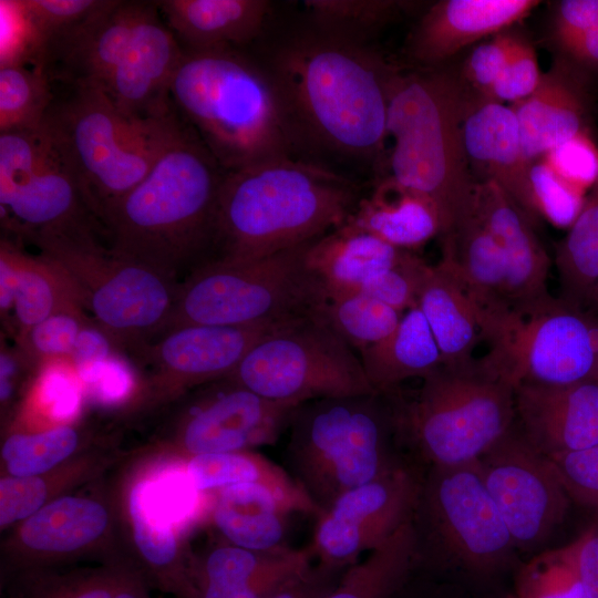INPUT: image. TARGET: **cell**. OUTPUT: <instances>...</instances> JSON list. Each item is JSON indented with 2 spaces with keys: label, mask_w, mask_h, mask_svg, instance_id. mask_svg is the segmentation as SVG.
<instances>
[{
  "label": "cell",
  "mask_w": 598,
  "mask_h": 598,
  "mask_svg": "<svg viewBox=\"0 0 598 598\" xmlns=\"http://www.w3.org/2000/svg\"><path fill=\"white\" fill-rule=\"evenodd\" d=\"M259 62L276 89L297 158L327 157L383 175L390 85L399 66L372 45L309 28Z\"/></svg>",
  "instance_id": "6da1fadb"
},
{
  "label": "cell",
  "mask_w": 598,
  "mask_h": 598,
  "mask_svg": "<svg viewBox=\"0 0 598 598\" xmlns=\"http://www.w3.org/2000/svg\"><path fill=\"white\" fill-rule=\"evenodd\" d=\"M361 197L349 176L297 157L226 172L206 261L254 260L312 241L346 224Z\"/></svg>",
  "instance_id": "7a4b0ae2"
},
{
  "label": "cell",
  "mask_w": 598,
  "mask_h": 598,
  "mask_svg": "<svg viewBox=\"0 0 598 598\" xmlns=\"http://www.w3.org/2000/svg\"><path fill=\"white\" fill-rule=\"evenodd\" d=\"M225 174L186 125L103 219L110 247L178 281L182 270L192 271L208 258Z\"/></svg>",
  "instance_id": "3957f363"
},
{
  "label": "cell",
  "mask_w": 598,
  "mask_h": 598,
  "mask_svg": "<svg viewBox=\"0 0 598 598\" xmlns=\"http://www.w3.org/2000/svg\"><path fill=\"white\" fill-rule=\"evenodd\" d=\"M468 89L450 64L395 72L386 134L392 141L383 175L425 196L436 208L442 238L473 205L475 179L463 138Z\"/></svg>",
  "instance_id": "277c9868"
},
{
  "label": "cell",
  "mask_w": 598,
  "mask_h": 598,
  "mask_svg": "<svg viewBox=\"0 0 598 598\" xmlns=\"http://www.w3.org/2000/svg\"><path fill=\"white\" fill-rule=\"evenodd\" d=\"M169 97L183 122L226 172L296 157L268 72L241 50L185 52Z\"/></svg>",
  "instance_id": "5b68a950"
},
{
  "label": "cell",
  "mask_w": 598,
  "mask_h": 598,
  "mask_svg": "<svg viewBox=\"0 0 598 598\" xmlns=\"http://www.w3.org/2000/svg\"><path fill=\"white\" fill-rule=\"evenodd\" d=\"M43 123L52 132L100 223L184 133L176 111L162 117L122 114L97 89L62 85ZM103 230V229H102Z\"/></svg>",
  "instance_id": "8992f818"
},
{
  "label": "cell",
  "mask_w": 598,
  "mask_h": 598,
  "mask_svg": "<svg viewBox=\"0 0 598 598\" xmlns=\"http://www.w3.org/2000/svg\"><path fill=\"white\" fill-rule=\"evenodd\" d=\"M312 241L259 259L198 265L178 282L161 334L184 326H276L318 313L328 293L307 260Z\"/></svg>",
  "instance_id": "52a82bcc"
},
{
  "label": "cell",
  "mask_w": 598,
  "mask_h": 598,
  "mask_svg": "<svg viewBox=\"0 0 598 598\" xmlns=\"http://www.w3.org/2000/svg\"><path fill=\"white\" fill-rule=\"evenodd\" d=\"M371 393L306 402L290 423L295 480L322 509L344 492L395 465L388 440L396 432L395 404Z\"/></svg>",
  "instance_id": "ba28073f"
},
{
  "label": "cell",
  "mask_w": 598,
  "mask_h": 598,
  "mask_svg": "<svg viewBox=\"0 0 598 598\" xmlns=\"http://www.w3.org/2000/svg\"><path fill=\"white\" fill-rule=\"evenodd\" d=\"M97 233L73 230L32 244L69 277L85 311L118 351L133 354L163 331L178 281L102 245Z\"/></svg>",
  "instance_id": "9c48e42d"
},
{
  "label": "cell",
  "mask_w": 598,
  "mask_h": 598,
  "mask_svg": "<svg viewBox=\"0 0 598 598\" xmlns=\"http://www.w3.org/2000/svg\"><path fill=\"white\" fill-rule=\"evenodd\" d=\"M514 389L480 360L442 365L414 399L395 403L396 432L432 467L476 462L513 426Z\"/></svg>",
  "instance_id": "30bf717a"
},
{
  "label": "cell",
  "mask_w": 598,
  "mask_h": 598,
  "mask_svg": "<svg viewBox=\"0 0 598 598\" xmlns=\"http://www.w3.org/2000/svg\"><path fill=\"white\" fill-rule=\"evenodd\" d=\"M226 378L266 399L299 405L377 393L360 358L320 311L274 328Z\"/></svg>",
  "instance_id": "8fae6325"
},
{
  "label": "cell",
  "mask_w": 598,
  "mask_h": 598,
  "mask_svg": "<svg viewBox=\"0 0 598 598\" xmlns=\"http://www.w3.org/2000/svg\"><path fill=\"white\" fill-rule=\"evenodd\" d=\"M1 226L18 241L79 229L103 231L48 126L0 134Z\"/></svg>",
  "instance_id": "7c38bea8"
},
{
  "label": "cell",
  "mask_w": 598,
  "mask_h": 598,
  "mask_svg": "<svg viewBox=\"0 0 598 598\" xmlns=\"http://www.w3.org/2000/svg\"><path fill=\"white\" fill-rule=\"evenodd\" d=\"M487 343L480 361L514 390L597 380L598 320L561 298L529 315L514 312Z\"/></svg>",
  "instance_id": "4fadbf2b"
},
{
  "label": "cell",
  "mask_w": 598,
  "mask_h": 598,
  "mask_svg": "<svg viewBox=\"0 0 598 598\" xmlns=\"http://www.w3.org/2000/svg\"><path fill=\"white\" fill-rule=\"evenodd\" d=\"M417 509L444 550L466 570L486 575L511 561L515 544L476 462L432 467Z\"/></svg>",
  "instance_id": "5bb4252c"
},
{
  "label": "cell",
  "mask_w": 598,
  "mask_h": 598,
  "mask_svg": "<svg viewBox=\"0 0 598 598\" xmlns=\"http://www.w3.org/2000/svg\"><path fill=\"white\" fill-rule=\"evenodd\" d=\"M422 483L395 465L337 497L316 517L309 545L317 566L343 573L415 517Z\"/></svg>",
  "instance_id": "9a60e30c"
},
{
  "label": "cell",
  "mask_w": 598,
  "mask_h": 598,
  "mask_svg": "<svg viewBox=\"0 0 598 598\" xmlns=\"http://www.w3.org/2000/svg\"><path fill=\"white\" fill-rule=\"evenodd\" d=\"M278 326H184L155 337L132 354L147 370L124 410L152 409L227 377L247 351Z\"/></svg>",
  "instance_id": "2e32d148"
},
{
  "label": "cell",
  "mask_w": 598,
  "mask_h": 598,
  "mask_svg": "<svg viewBox=\"0 0 598 598\" xmlns=\"http://www.w3.org/2000/svg\"><path fill=\"white\" fill-rule=\"evenodd\" d=\"M198 388L164 451L182 462L275 444L301 405L266 399L226 377Z\"/></svg>",
  "instance_id": "e0dca14e"
},
{
  "label": "cell",
  "mask_w": 598,
  "mask_h": 598,
  "mask_svg": "<svg viewBox=\"0 0 598 598\" xmlns=\"http://www.w3.org/2000/svg\"><path fill=\"white\" fill-rule=\"evenodd\" d=\"M476 464L515 547L545 543L570 502L550 460L512 426Z\"/></svg>",
  "instance_id": "ac0fdd59"
},
{
  "label": "cell",
  "mask_w": 598,
  "mask_h": 598,
  "mask_svg": "<svg viewBox=\"0 0 598 598\" xmlns=\"http://www.w3.org/2000/svg\"><path fill=\"white\" fill-rule=\"evenodd\" d=\"M115 524V508L107 498L69 493L17 524L2 550L13 573L48 569L104 551Z\"/></svg>",
  "instance_id": "d6986e66"
},
{
  "label": "cell",
  "mask_w": 598,
  "mask_h": 598,
  "mask_svg": "<svg viewBox=\"0 0 598 598\" xmlns=\"http://www.w3.org/2000/svg\"><path fill=\"white\" fill-rule=\"evenodd\" d=\"M146 1L109 2L73 28L44 42L29 63L62 85L101 90L124 56Z\"/></svg>",
  "instance_id": "ffe728a7"
},
{
  "label": "cell",
  "mask_w": 598,
  "mask_h": 598,
  "mask_svg": "<svg viewBox=\"0 0 598 598\" xmlns=\"http://www.w3.org/2000/svg\"><path fill=\"white\" fill-rule=\"evenodd\" d=\"M159 13L155 1L147 2L124 56L100 90L128 117H162L175 111L169 89L185 51Z\"/></svg>",
  "instance_id": "44dd1931"
},
{
  "label": "cell",
  "mask_w": 598,
  "mask_h": 598,
  "mask_svg": "<svg viewBox=\"0 0 598 598\" xmlns=\"http://www.w3.org/2000/svg\"><path fill=\"white\" fill-rule=\"evenodd\" d=\"M538 0H440L430 4L411 30L404 55L411 68L446 65L464 49L514 28Z\"/></svg>",
  "instance_id": "7402d4cb"
},
{
  "label": "cell",
  "mask_w": 598,
  "mask_h": 598,
  "mask_svg": "<svg viewBox=\"0 0 598 598\" xmlns=\"http://www.w3.org/2000/svg\"><path fill=\"white\" fill-rule=\"evenodd\" d=\"M473 210L497 241L506 266L507 296L515 313L529 315L555 298L547 279L550 260L527 214L494 182H476Z\"/></svg>",
  "instance_id": "603a6c76"
},
{
  "label": "cell",
  "mask_w": 598,
  "mask_h": 598,
  "mask_svg": "<svg viewBox=\"0 0 598 598\" xmlns=\"http://www.w3.org/2000/svg\"><path fill=\"white\" fill-rule=\"evenodd\" d=\"M594 76L570 61L554 55L535 91L509 104L516 115L528 162L577 134L589 132Z\"/></svg>",
  "instance_id": "cb8c5ba5"
},
{
  "label": "cell",
  "mask_w": 598,
  "mask_h": 598,
  "mask_svg": "<svg viewBox=\"0 0 598 598\" xmlns=\"http://www.w3.org/2000/svg\"><path fill=\"white\" fill-rule=\"evenodd\" d=\"M463 138L475 182L496 183L537 221L529 183L532 162L524 155L518 122L511 106L468 89Z\"/></svg>",
  "instance_id": "d4e9b609"
},
{
  "label": "cell",
  "mask_w": 598,
  "mask_h": 598,
  "mask_svg": "<svg viewBox=\"0 0 598 598\" xmlns=\"http://www.w3.org/2000/svg\"><path fill=\"white\" fill-rule=\"evenodd\" d=\"M514 395L522 433L544 455L598 445V380L520 384Z\"/></svg>",
  "instance_id": "484cf974"
},
{
  "label": "cell",
  "mask_w": 598,
  "mask_h": 598,
  "mask_svg": "<svg viewBox=\"0 0 598 598\" xmlns=\"http://www.w3.org/2000/svg\"><path fill=\"white\" fill-rule=\"evenodd\" d=\"M157 492L146 470L136 473L125 489L124 511L135 565L150 585L176 598H193V557L183 549L179 525Z\"/></svg>",
  "instance_id": "4316f807"
},
{
  "label": "cell",
  "mask_w": 598,
  "mask_h": 598,
  "mask_svg": "<svg viewBox=\"0 0 598 598\" xmlns=\"http://www.w3.org/2000/svg\"><path fill=\"white\" fill-rule=\"evenodd\" d=\"M310 547L256 551L229 543L192 558L193 598H269L312 568Z\"/></svg>",
  "instance_id": "83f0119b"
},
{
  "label": "cell",
  "mask_w": 598,
  "mask_h": 598,
  "mask_svg": "<svg viewBox=\"0 0 598 598\" xmlns=\"http://www.w3.org/2000/svg\"><path fill=\"white\" fill-rule=\"evenodd\" d=\"M447 255L478 318L482 340H491L514 313L507 296L504 255L472 209L443 239Z\"/></svg>",
  "instance_id": "f1b7e54d"
},
{
  "label": "cell",
  "mask_w": 598,
  "mask_h": 598,
  "mask_svg": "<svg viewBox=\"0 0 598 598\" xmlns=\"http://www.w3.org/2000/svg\"><path fill=\"white\" fill-rule=\"evenodd\" d=\"M185 52L237 49L264 32L271 2L266 0L155 1Z\"/></svg>",
  "instance_id": "f546056e"
},
{
  "label": "cell",
  "mask_w": 598,
  "mask_h": 598,
  "mask_svg": "<svg viewBox=\"0 0 598 598\" xmlns=\"http://www.w3.org/2000/svg\"><path fill=\"white\" fill-rule=\"evenodd\" d=\"M209 518L224 539L256 551L286 548L288 516L306 514L297 502L260 484L233 485L209 493Z\"/></svg>",
  "instance_id": "4dcf8cb0"
},
{
  "label": "cell",
  "mask_w": 598,
  "mask_h": 598,
  "mask_svg": "<svg viewBox=\"0 0 598 598\" xmlns=\"http://www.w3.org/2000/svg\"><path fill=\"white\" fill-rule=\"evenodd\" d=\"M406 251L346 223L313 240L307 260L332 298L360 291Z\"/></svg>",
  "instance_id": "1f68e13d"
},
{
  "label": "cell",
  "mask_w": 598,
  "mask_h": 598,
  "mask_svg": "<svg viewBox=\"0 0 598 598\" xmlns=\"http://www.w3.org/2000/svg\"><path fill=\"white\" fill-rule=\"evenodd\" d=\"M417 307L439 346L443 365L463 367L474 361L482 340L476 310L447 255L430 265Z\"/></svg>",
  "instance_id": "d6a6232c"
},
{
  "label": "cell",
  "mask_w": 598,
  "mask_h": 598,
  "mask_svg": "<svg viewBox=\"0 0 598 598\" xmlns=\"http://www.w3.org/2000/svg\"><path fill=\"white\" fill-rule=\"evenodd\" d=\"M346 223L410 251L442 233L434 205L389 175L377 178L373 189L362 195Z\"/></svg>",
  "instance_id": "836d02e7"
},
{
  "label": "cell",
  "mask_w": 598,
  "mask_h": 598,
  "mask_svg": "<svg viewBox=\"0 0 598 598\" xmlns=\"http://www.w3.org/2000/svg\"><path fill=\"white\" fill-rule=\"evenodd\" d=\"M364 373L377 393H391L410 378H422L443 365L431 328L419 307L403 313L398 327L360 352Z\"/></svg>",
  "instance_id": "e575fe53"
},
{
  "label": "cell",
  "mask_w": 598,
  "mask_h": 598,
  "mask_svg": "<svg viewBox=\"0 0 598 598\" xmlns=\"http://www.w3.org/2000/svg\"><path fill=\"white\" fill-rule=\"evenodd\" d=\"M0 247L9 254L17 277L12 310L4 323L13 338L54 313L85 311L73 283L56 265L27 254L8 236L1 237Z\"/></svg>",
  "instance_id": "d590c367"
},
{
  "label": "cell",
  "mask_w": 598,
  "mask_h": 598,
  "mask_svg": "<svg viewBox=\"0 0 598 598\" xmlns=\"http://www.w3.org/2000/svg\"><path fill=\"white\" fill-rule=\"evenodd\" d=\"M183 462L184 474L196 492L212 493L233 485L260 484L290 497L307 515L317 517L321 512L295 477L254 451L202 454Z\"/></svg>",
  "instance_id": "8d00e7d4"
},
{
  "label": "cell",
  "mask_w": 598,
  "mask_h": 598,
  "mask_svg": "<svg viewBox=\"0 0 598 598\" xmlns=\"http://www.w3.org/2000/svg\"><path fill=\"white\" fill-rule=\"evenodd\" d=\"M113 461L102 450L89 448L47 473L0 478V527L7 529L27 519L50 502L99 476Z\"/></svg>",
  "instance_id": "74e56055"
},
{
  "label": "cell",
  "mask_w": 598,
  "mask_h": 598,
  "mask_svg": "<svg viewBox=\"0 0 598 598\" xmlns=\"http://www.w3.org/2000/svg\"><path fill=\"white\" fill-rule=\"evenodd\" d=\"M419 556L413 519L347 568L337 585L321 598H392L405 582Z\"/></svg>",
  "instance_id": "f35d334b"
},
{
  "label": "cell",
  "mask_w": 598,
  "mask_h": 598,
  "mask_svg": "<svg viewBox=\"0 0 598 598\" xmlns=\"http://www.w3.org/2000/svg\"><path fill=\"white\" fill-rule=\"evenodd\" d=\"M416 6L398 0L303 1L310 30L360 47H371L381 31Z\"/></svg>",
  "instance_id": "ab89813d"
},
{
  "label": "cell",
  "mask_w": 598,
  "mask_h": 598,
  "mask_svg": "<svg viewBox=\"0 0 598 598\" xmlns=\"http://www.w3.org/2000/svg\"><path fill=\"white\" fill-rule=\"evenodd\" d=\"M86 425L71 422L38 431H10L1 445L4 475L34 476L56 468L91 448Z\"/></svg>",
  "instance_id": "60d3db41"
},
{
  "label": "cell",
  "mask_w": 598,
  "mask_h": 598,
  "mask_svg": "<svg viewBox=\"0 0 598 598\" xmlns=\"http://www.w3.org/2000/svg\"><path fill=\"white\" fill-rule=\"evenodd\" d=\"M565 301L580 307L598 281V182L556 250Z\"/></svg>",
  "instance_id": "b9f144b4"
},
{
  "label": "cell",
  "mask_w": 598,
  "mask_h": 598,
  "mask_svg": "<svg viewBox=\"0 0 598 598\" xmlns=\"http://www.w3.org/2000/svg\"><path fill=\"white\" fill-rule=\"evenodd\" d=\"M54 100L49 74L29 62L0 64V134L40 126Z\"/></svg>",
  "instance_id": "7bdbcfd3"
},
{
  "label": "cell",
  "mask_w": 598,
  "mask_h": 598,
  "mask_svg": "<svg viewBox=\"0 0 598 598\" xmlns=\"http://www.w3.org/2000/svg\"><path fill=\"white\" fill-rule=\"evenodd\" d=\"M134 563L112 560L106 565L68 574L49 569L14 573L11 598H113Z\"/></svg>",
  "instance_id": "ee69618b"
},
{
  "label": "cell",
  "mask_w": 598,
  "mask_h": 598,
  "mask_svg": "<svg viewBox=\"0 0 598 598\" xmlns=\"http://www.w3.org/2000/svg\"><path fill=\"white\" fill-rule=\"evenodd\" d=\"M546 42L554 55L598 75V0L553 2Z\"/></svg>",
  "instance_id": "f6af8a7d"
},
{
  "label": "cell",
  "mask_w": 598,
  "mask_h": 598,
  "mask_svg": "<svg viewBox=\"0 0 598 598\" xmlns=\"http://www.w3.org/2000/svg\"><path fill=\"white\" fill-rule=\"evenodd\" d=\"M320 313L359 352L379 343L398 327L403 313L362 292L328 298Z\"/></svg>",
  "instance_id": "bcb514c9"
},
{
  "label": "cell",
  "mask_w": 598,
  "mask_h": 598,
  "mask_svg": "<svg viewBox=\"0 0 598 598\" xmlns=\"http://www.w3.org/2000/svg\"><path fill=\"white\" fill-rule=\"evenodd\" d=\"M92 321L85 311L54 313L17 334L16 344L39 368L55 361H70L78 336Z\"/></svg>",
  "instance_id": "7dc6e473"
},
{
  "label": "cell",
  "mask_w": 598,
  "mask_h": 598,
  "mask_svg": "<svg viewBox=\"0 0 598 598\" xmlns=\"http://www.w3.org/2000/svg\"><path fill=\"white\" fill-rule=\"evenodd\" d=\"M529 183L536 218L570 228L586 199V190L558 175L544 158L530 163Z\"/></svg>",
  "instance_id": "c3c4849f"
},
{
  "label": "cell",
  "mask_w": 598,
  "mask_h": 598,
  "mask_svg": "<svg viewBox=\"0 0 598 598\" xmlns=\"http://www.w3.org/2000/svg\"><path fill=\"white\" fill-rule=\"evenodd\" d=\"M107 2L109 0L14 1L30 33L31 49L28 61L44 42L73 28Z\"/></svg>",
  "instance_id": "681fc988"
},
{
  "label": "cell",
  "mask_w": 598,
  "mask_h": 598,
  "mask_svg": "<svg viewBox=\"0 0 598 598\" xmlns=\"http://www.w3.org/2000/svg\"><path fill=\"white\" fill-rule=\"evenodd\" d=\"M429 268L417 255L406 251L399 262L371 279L360 291L404 313L417 307Z\"/></svg>",
  "instance_id": "f907efd6"
},
{
  "label": "cell",
  "mask_w": 598,
  "mask_h": 598,
  "mask_svg": "<svg viewBox=\"0 0 598 598\" xmlns=\"http://www.w3.org/2000/svg\"><path fill=\"white\" fill-rule=\"evenodd\" d=\"M542 74L533 43L513 28L505 65L487 96L501 103H516L535 91Z\"/></svg>",
  "instance_id": "816d5d0a"
},
{
  "label": "cell",
  "mask_w": 598,
  "mask_h": 598,
  "mask_svg": "<svg viewBox=\"0 0 598 598\" xmlns=\"http://www.w3.org/2000/svg\"><path fill=\"white\" fill-rule=\"evenodd\" d=\"M542 158L558 175L584 190L598 182V146L589 132L560 143Z\"/></svg>",
  "instance_id": "f5cc1de1"
},
{
  "label": "cell",
  "mask_w": 598,
  "mask_h": 598,
  "mask_svg": "<svg viewBox=\"0 0 598 598\" xmlns=\"http://www.w3.org/2000/svg\"><path fill=\"white\" fill-rule=\"evenodd\" d=\"M547 457L569 498L598 509V445Z\"/></svg>",
  "instance_id": "db71d44e"
},
{
  "label": "cell",
  "mask_w": 598,
  "mask_h": 598,
  "mask_svg": "<svg viewBox=\"0 0 598 598\" xmlns=\"http://www.w3.org/2000/svg\"><path fill=\"white\" fill-rule=\"evenodd\" d=\"M512 29L493 35L470 51L458 71L468 89L485 96L488 95L505 65Z\"/></svg>",
  "instance_id": "11a10c76"
},
{
  "label": "cell",
  "mask_w": 598,
  "mask_h": 598,
  "mask_svg": "<svg viewBox=\"0 0 598 598\" xmlns=\"http://www.w3.org/2000/svg\"><path fill=\"white\" fill-rule=\"evenodd\" d=\"M40 368L16 344L10 347L1 338L0 351V406L1 415L8 417L13 412L16 400L21 401Z\"/></svg>",
  "instance_id": "9f6ffc18"
},
{
  "label": "cell",
  "mask_w": 598,
  "mask_h": 598,
  "mask_svg": "<svg viewBox=\"0 0 598 598\" xmlns=\"http://www.w3.org/2000/svg\"><path fill=\"white\" fill-rule=\"evenodd\" d=\"M556 553L573 570L587 598H598V522Z\"/></svg>",
  "instance_id": "6f0895ef"
},
{
  "label": "cell",
  "mask_w": 598,
  "mask_h": 598,
  "mask_svg": "<svg viewBox=\"0 0 598 598\" xmlns=\"http://www.w3.org/2000/svg\"><path fill=\"white\" fill-rule=\"evenodd\" d=\"M116 351L118 349L113 340L92 320L80 331L70 362L79 378L107 362Z\"/></svg>",
  "instance_id": "680465c9"
},
{
  "label": "cell",
  "mask_w": 598,
  "mask_h": 598,
  "mask_svg": "<svg viewBox=\"0 0 598 598\" xmlns=\"http://www.w3.org/2000/svg\"><path fill=\"white\" fill-rule=\"evenodd\" d=\"M341 575L316 565L269 598H318L330 591Z\"/></svg>",
  "instance_id": "91938a15"
},
{
  "label": "cell",
  "mask_w": 598,
  "mask_h": 598,
  "mask_svg": "<svg viewBox=\"0 0 598 598\" xmlns=\"http://www.w3.org/2000/svg\"><path fill=\"white\" fill-rule=\"evenodd\" d=\"M150 584L136 566L126 577L113 598H150Z\"/></svg>",
  "instance_id": "94428289"
},
{
  "label": "cell",
  "mask_w": 598,
  "mask_h": 598,
  "mask_svg": "<svg viewBox=\"0 0 598 598\" xmlns=\"http://www.w3.org/2000/svg\"><path fill=\"white\" fill-rule=\"evenodd\" d=\"M589 299L592 300L598 306V281H597L596 286L594 287Z\"/></svg>",
  "instance_id": "6125c7cd"
},
{
  "label": "cell",
  "mask_w": 598,
  "mask_h": 598,
  "mask_svg": "<svg viewBox=\"0 0 598 598\" xmlns=\"http://www.w3.org/2000/svg\"><path fill=\"white\" fill-rule=\"evenodd\" d=\"M511 598H527V597H525V596H523V595L516 592V594H515L513 597H511Z\"/></svg>",
  "instance_id": "be15d7a7"
},
{
  "label": "cell",
  "mask_w": 598,
  "mask_h": 598,
  "mask_svg": "<svg viewBox=\"0 0 598 598\" xmlns=\"http://www.w3.org/2000/svg\"><path fill=\"white\" fill-rule=\"evenodd\" d=\"M326 595V594H324ZM322 597V596H321ZM321 597H318V598H321Z\"/></svg>",
  "instance_id": "e7e4bbea"
},
{
  "label": "cell",
  "mask_w": 598,
  "mask_h": 598,
  "mask_svg": "<svg viewBox=\"0 0 598 598\" xmlns=\"http://www.w3.org/2000/svg\"><path fill=\"white\" fill-rule=\"evenodd\" d=\"M597 380H598V374H597Z\"/></svg>",
  "instance_id": "03108f58"
}]
</instances>
